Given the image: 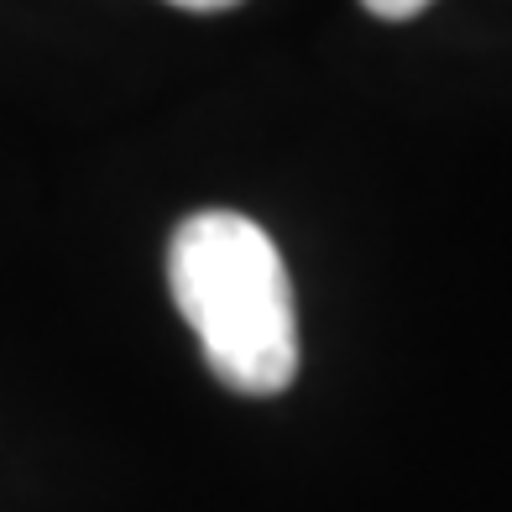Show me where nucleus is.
<instances>
[{
	"label": "nucleus",
	"instance_id": "1",
	"mask_svg": "<svg viewBox=\"0 0 512 512\" xmlns=\"http://www.w3.org/2000/svg\"><path fill=\"white\" fill-rule=\"evenodd\" d=\"M168 288L209 371L241 398H277L298 377V309L283 251L236 209H199L168 241Z\"/></svg>",
	"mask_w": 512,
	"mask_h": 512
},
{
	"label": "nucleus",
	"instance_id": "2",
	"mask_svg": "<svg viewBox=\"0 0 512 512\" xmlns=\"http://www.w3.org/2000/svg\"><path fill=\"white\" fill-rule=\"evenodd\" d=\"M361 6L371 16H382V21H408V16H418L424 6H434V0H361Z\"/></svg>",
	"mask_w": 512,
	"mask_h": 512
},
{
	"label": "nucleus",
	"instance_id": "3",
	"mask_svg": "<svg viewBox=\"0 0 512 512\" xmlns=\"http://www.w3.org/2000/svg\"><path fill=\"white\" fill-rule=\"evenodd\" d=\"M173 6H183V11H230V6H241V0H173Z\"/></svg>",
	"mask_w": 512,
	"mask_h": 512
}]
</instances>
